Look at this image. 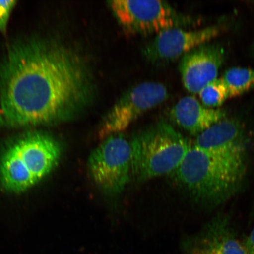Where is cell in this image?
<instances>
[{"label":"cell","instance_id":"obj_1","mask_svg":"<svg viewBox=\"0 0 254 254\" xmlns=\"http://www.w3.org/2000/svg\"><path fill=\"white\" fill-rule=\"evenodd\" d=\"M90 62L61 41L33 37L15 43L0 62L3 120L17 127L75 118L96 96Z\"/></svg>","mask_w":254,"mask_h":254},{"label":"cell","instance_id":"obj_2","mask_svg":"<svg viewBox=\"0 0 254 254\" xmlns=\"http://www.w3.org/2000/svg\"><path fill=\"white\" fill-rule=\"evenodd\" d=\"M246 155L209 153L190 145L173 178L193 201L216 206L240 188L246 173Z\"/></svg>","mask_w":254,"mask_h":254},{"label":"cell","instance_id":"obj_3","mask_svg":"<svg viewBox=\"0 0 254 254\" xmlns=\"http://www.w3.org/2000/svg\"><path fill=\"white\" fill-rule=\"evenodd\" d=\"M58 142L43 133H30L6 149L0 160L3 189L20 193L33 187L55 169L61 157Z\"/></svg>","mask_w":254,"mask_h":254},{"label":"cell","instance_id":"obj_4","mask_svg":"<svg viewBox=\"0 0 254 254\" xmlns=\"http://www.w3.org/2000/svg\"><path fill=\"white\" fill-rule=\"evenodd\" d=\"M130 144L131 173L140 182L172 174L190 146L187 139L165 122L139 132Z\"/></svg>","mask_w":254,"mask_h":254},{"label":"cell","instance_id":"obj_5","mask_svg":"<svg viewBox=\"0 0 254 254\" xmlns=\"http://www.w3.org/2000/svg\"><path fill=\"white\" fill-rule=\"evenodd\" d=\"M108 6L127 34L147 36L193 24L195 19L178 12L166 1L113 0Z\"/></svg>","mask_w":254,"mask_h":254},{"label":"cell","instance_id":"obj_6","mask_svg":"<svg viewBox=\"0 0 254 254\" xmlns=\"http://www.w3.org/2000/svg\"><path fill=\"white\" fill-rule=\"evenodd\" d=\"M88 168L91 179L104 194L119 195L131 173V144L122 134L109 136L91 152Z\"/></svg>","mask_w":254,"mask_h":254},{"label":"cell","instance_id":"obj_7","mask_svg":"<svg viewBox=\"0 0 254 254\" xmlns=\"http://www.w3.org/2000/svg\"><path fill=\"white\" fill-rule=\"evenodd\" d=\"M168 97L167 88L161 82H141L129 88L111 108L100 123L101 139L119 134L147 111L164 102Z\"/></svg>","mask_w":254,"mask_h":254},{"label":"cell","instance_id":"obj_8","mask_svg":"<svg viewBox=\"0 0 254 254\" xmlns=\"http://www.w3.org/2000/svg\"><path fill=\"white\" fill-rule=\"evenodd\" d=\"M221 25H211L202 29L186 30L171 28L156 34L142 50L148 61L162 63L183 57L195 48L209 43L221 33Z\"/></svg>","mask_w":254,"mask_h":254},{"label":"cell","instance_id":"obj_9","mask_svg":"<svg viewBox=\"0 0 254 254\" xmlns=\"http://www.w3.org/2000/svg\"><path fill=\"white\" fill-rule=\"evenodd\" d=\"M223 47L207 43L190 51L182 57L180 71L184 87L190 93L199 92L217 78L225 61Z\"/></svg>","mask_w":254,"mask_h":254},{"label":"cell","instance_id":"obj_10","mask_svg":"<svg viewBox=\"0 0 254 254\" xmlns=\"http://www.w3.org/2000/svg\"><path fill=\"white\" fill-rule=\"evenodd\" d=\"M188 254H248L226 217H217L190 241Z\"/></svg>","mask_w":254,"mask_h":254},{"label":"cell","instance_id":"obj_11","mask_svg":"<svg viewBox=\"0 0 254 254\" xmlns=\"http://www.w3.org/2000/svg\"><path fill=\"white\" fill-rule=\"evenodd\" d=\"M209 153L244 154L246 153L245 132L240 122L224 119L199 134L193 144Z\"/></svg>","mask_w":254,"mask_h":254},{"label":"cell","instance_id":"obj_12","mask_svg":"<svg viewBox=\"0 0 254 254\" xmlns=\"http://www.w3.org/2000/svg\"><path fill=\"white\" fill-rule=\"evenodd\" d=\"M170 117L177 125L197 136L220 121L225 119L226 111L202 105L196 98H181L170 110Z\"/></svg>","mask_w":254,"mask_h":254},{"label":"cell","instance_id":"obj_13","mask_svg":"<svg viewBox=\"0 0 254 254\" xmlns=\"http://www.w3.org/2000/svg\"><path fill=\"white\" fill-rule=\"evenodd\" d=\"M226 85L229 98L239 96L254 87V69L247 68H232L224 73L221 78Z\"/></svg>","mask_w":254,"mask_h":254},{"label":"cell","instance_id":"obj_14","mask_svg":"<svg viewBox=\"0 0 254 254\" xmlns=\"http://www.w3.org/2000/svg\"><path fill=\"white\" fill-rule=\"evenodd\" d=\"M198 94L204 106L212 109L220 107L229 98L227 87L221 78L209 82Z\"/></svg>","mask_w":254,"mask_h":254},{"label":"cell","instance_id":"obj_15","mask_svg":"<svg viewBox=\"0 0 254 254\" xmlns=\"http://www.w3.org/2000/svg\"><path fill=\"white\" fill-rule=\"evenodd\" d=\"M15 3L16 1L11 0L0 1V31L2 33H5L7 29L9 17Z\"/></svg>","mask_w":254,"mask_h":254},{"label":"cell","instance_id":"obj_16","mask_svg":"<svg viewBox=\"0 0 254 254\" xmlns=\"http://www.w3.org/2000/svg\"><path fill=\"white\" fill-rule=\"evenodd\" d=\"M248 254H254V227L244 242Z\"/></svg>","mask_w":254,"mask_h":254},{"label":"cell","instance_id":"obj_17","mask_svg":"<svg viewBox=\"0 0 254 254\" xmlns=\"http://www.w3.org/2000/svg\"><path fill=\"white\" fill-rule=\"evenodd\" d=\"M2 122H4V120H3L1 106H0V124H1Z\"/></svg>","mask_w":254,"mask_h":254}]
</instances>
